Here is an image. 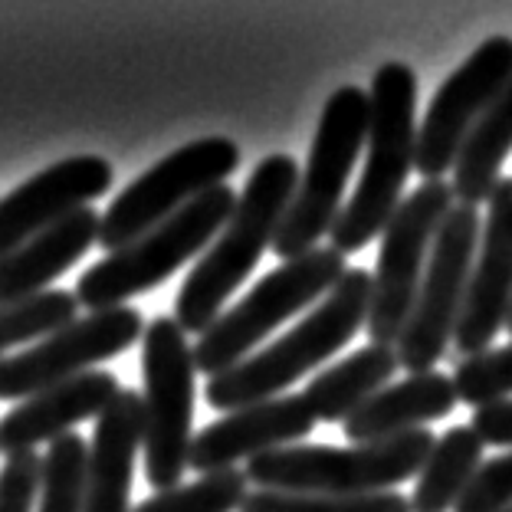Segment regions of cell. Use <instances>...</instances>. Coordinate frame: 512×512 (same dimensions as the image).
Returning <instances> with one entry per match:
<instances>
[{"label":"cell","mask_w":512,"mask_h":512,"mask_svg":"<svg viewBox=\"0 0 512 512\" xmlns=\"http://www.w3.org/2000/svg\"><path fill=\"white\" fill-rule=\"evenodd\" d=\"M506 512H512V509H506Z\"/></svg>","instance_id":"obj_33"},{"label":"cell","mask_w":512,"mask_h":512,"mask_svg":"<svg viewBox=\"0 0 512 512\" xmlns=\"http://www.w3.org/2000/svg\"><path fill=\"white\" fill-rule=\"evenodd\" d=\"M453 384L463 404L476 407L509 401L512 394V342L503 348H486L480 355L460 358L453 368Z\"/></svg>","instance_id":"obj_28"},{"label":"cell","mask_w":512,"mask_h":512,"mask_svg":"<svg viewBox=\"0 0 512 512\" xmlns=\"http://www.w3.org/2000/svg\"><path fill=\"white\" fill-rule=\"evenodd\" d=\"M470 427L476 430V437H480L483 444L512 447V398L476 407Z\"/></svg>","instance_id":"obj_31"},{"label":"cell","mask_w":512,"mask_h":512,"mask_svg":"<svg viewBox=\"0 0 512 512\" xmlns=\"http://www.w3.org/2000/svg\"><path fill=\"white\" fill-rule=\"evenodd\" d=\"M240 512H414L411 499L394 493L371 496H319V493H273L253 490Z\"/></svg>","instance_id":"obj_27"},{"label":"cell","mask_w":512,"mask_h":512,"mask_svg":"<svg viewBox=\"0 0 512 512\" xmlns=\"http://www.w3.org/2000/svg\"><path fill=\"white\" fill-rule=\"evenodd\" d=\"M99 224L102 214L96 207H83L53 230L33 237L14 253L0 256V309L50 293L46 286L60 279L69 266L83 260L99 243Z\"/></svg>","instance_id":"obj_19"},{"label":"cell","mask_w":512,"mask_h":512,"mask_svg":"<svg viewBox=\"0 0 512 512\" xmlns=\"http://www.w3.org/2000/svg\"><path fill=\"white\" fill-rule=\"evenodd\" d=\"M434 430H407L401 437L352 447H283L250 460L243 473L256 490L319 493V496H371L394 493L424 470L434 453Z\"/></svg>","instance_id":"obj_4"},{"label":"cell","mask_w":512,"mask_h":512,"mask_svg":"<svg viewBox=\"0 0 512 512\" xmlns=\"http://www.w3.org/2000/svg\"><path fill=\"white\" fill-rule=\"evenodd\" d=\"M299 165L289 155H266L243 188L234 217L220 230L217 240L204 250L197 266L181 283L178 302H174V322L184 332L204 335L224 316L227 299L237 293L263 250H273L279 224L293 204L299 188Z\"/></svg>","instance_id":"obj_1"},{"label":"cell","mask_w":512,"mask_h":512,"mask_svg":"<svg viewBox=\"0 0 512 512\" xmlns=\"http://www.w3.org/2000/svg\"><path fill=\"white\" fill-rule=\"evenodd\" d=\"M368 158L355 194L332 227L342 256L365 250L404 204V184L417 171V73L407 63H384L371 79Z\"/></svg>","instance_id":"obj_3"},{"label":"cell","mask_w":512,"mask_h":512,"mask_svg":"<svg viewBox=\"0 0 512 512\" xmlns=\"http://www.w3.org/2000/svg\"><path fill=\"white\" fill-rule=\"evenodd\" d=\"M240 168V148L230 138H201L168 158H161L155 168H148L142 178L109 204L99 224V247L115 253L145 237L148 230L165 224L168 217L184 211L201 194L220 188L230 174Z\"/></svg>","instance_id":"obj_10"},{"label":"cell","mask_w":512,"mask_h":512,"mask_svg":"<svg viewBox=\"0 0 512 512\" xmlns=\"http://www.w3.org/2000/svg\"><path fill=\"white\" fill-rule=\"evenodd\" d=\"M512 509V453L483 460L473 483L453 512H506Z\"/></svg>","instance_id":"obj_29"},{"label":"cell","mask_w":512,"mask_h":512,"mask_svg":"<svg viewBox=\"0 0 512 512\" xmlns=\"http://www.w3.org/2000/svg\"><path fill=\"white\" fill-rule=\"evenodd\" d=\"M76 312H79V299L69 289H50V293L17 302V306H4L0 309V362L7 358L10 348L17 345L30 348V342L37 345L46 335L76 322L79 319Z\"/></svg>","instance_id":"obj_24"},{"label":"cell","mask_w":512,"mask_h":512,"mask_svg":"<svg viewBox=\"0 0 512 512\" xmlns=\"http://www.w3.org/2000/svg\"><path fill=\"white\" fill-rule=\"evenodd\" d=\"M89 447L79 434L53 440L43 453V483L37 512H83Z\"/></svg>","instance_id":"obj_26"},{"label":"cell","mask_w":512,"mask_h":512,"mask_svg":"<svg viewBox=\"0 0 512 512\" xmlns=\"http://www.w3.org/2000/svg\"><path fill=\"white\" fill-rule=\"evenodd\" d=\"M480 237L483 220L476 214V207H453L434 240L411 322H407L398 342L401 368L411 371V375L434 371V365L447 355L463 316V302H467Z\"/></svg>","instance_id":"obj_11"},{"label":"cell","mask_w":512,"mask_h":512,"mask_svg":"<svg viewBox=\"0 0 512 512\" xmlns=\"http://www.w3.org/2000/svg\"><path fill=\"white\" fill-rule=\"evenodd\" d=\"M142 375H145V476L155 490L181 486L191 467V424H194V348L178 322L161 316L145 329L142 339Z\"/></svg>","instance_id":"obj_8"},{"label":"cell","mask_w":512,"mask_h":512,"mask_svg":"<svg viewBox=\"0 0 512 512\" xmlns=\"http://www.w3.org/2000/svg\"><path fill=\"white\" fill-rule=\"evenodd\" d=\"M122 391L125 388L112 371L92 368L86 375L33 394V398L10 407L0 421V453L14 457V453L33 450L37 444H53V440L73 434L69 427L83 424L89 417H102Z\"/></svg>","instance_id":"obj_17"},{"label":"cell","mask_w":512,"mask_h":512,"mask_svg":"<svg viewBox=\"0 0 512 512\" xmlns=\"http://www.w3.org/2000/svg\"><path fill=\"white\" fill-rule=\"evenodd\" d=\"M368 125V92L358 86L335 89L319 115V128L312 138L306 168L299 174L296 197L273 240V253L283 263L319 250V240L332 234L335 220L345 211V184L352 178L362 148L368 145Z\"/></svg>","instance_id":"obj_5"},{"label":"cell","mask_w":512,"mask_h":512,"mask_svg":"<svg viewBox=\"0 0 512 512\" xmlns=\"http://www.w3.org/2000/svg\"><path fill=\"white\" fill-rule=\"evenodd\" d=\"M512 79V37H490L470 53L467 63L453 69L437 89L417 128V171L424 181H444L457 168L476 122L499 99Z\"/></svg>","instance_id":"obj_13"},{"label":"cell","mask_w":512,"mask_h":512,"mask_svg":"<svg viewBox=\"0 0 512 512\" xmlns=\"http://www.w3.org/2000/svg\"><path fill=\"white\" fill-rule=\"evenodd\" d=\"M460 404L457 384L440 371L407 375L398 384H388L368 404L345 421V437L352 444H375V440L401 437L407 430H421L430 421L447 417Z\"/></svg>","instance_id":"obj_20"},{"label":"cell","mask_w":512,"mask_h":512,"mask_svg":"<svg viewBox=\"0 0 512 512\" xmlns=\"http://www.w3.org/2000/svg\"><path fill=\"white\" fill-rule=\"evenodd\" d=\"M145 440V404L142 394L122 391L106 414L96 421L86 467V503L83 512H132L135 457L142 453Z\"/></svg>","instance_id":"obj_18"},{"label":"cell","mask_w":512,"mask_h":512,"mask_svg":"<svg viewBox=\"0 0 512 512\" xmlns=\"http://www.w3.org/2000/svg\"><path fill=\"white\" fill-rule=\"evenodd\" d=\"M112 181V165L99 155H76L33 174L0 201V256L53 230L83 207H92L96 197L109 194Z\"/></svg>","instance_id":"obj_14"},{"label":"cell","mask_w":512,"mask_h":512,"mask_svg":"<svg viewBox=\"0 0 512 512\" xmlns=\"http://www.w3.org/2000/svg\"><path fill=\"white\" fill-rule=\"evenodd\" d=\"M43 483V457L23 450L4 460L0 470V512H33Z\"/></svg>","instance_id":"obj_30"},{"label":"cell","mask_w":512,"mask_h":512,"mask_svg":"<svg viewBox=\"0 0 512 512\" xmlns=\"http://www.w3.org/2000/svg\"><path fill=\"white\" fill-rule=\"evenodd\" d=\"M371 273L362 266H348L339 286L325 296L316 309L302 319L293 332L266 345L263 352H253L247 362L224 371L207 381L204 398L217 411H243L250 404L283 398L286 388H293L299 378L316 371L322 362L345 348L368 325L371 312Z\"/></svg>","instance_id":"obj_2"},{"label":"cell","mask_w":512,"mask_h":512,"mask_svg":"<svg viewBox=\"0 0 512 512\" xmlns=\"http://www.w3.org/2000/svg\"><path fill=\"white\" fill-rule=\"evenodd\" d=\"M453 188L447 181H421L404 197L398 214L381 234V250L371 283V312H368V335L375 345L398 348L401 335L411 322L417 293H421V279L427 270L430 250L444 227L447 214L453 211Z\"/></svg>","instance_id":"obj_9"},{"label":"cell","mask_w":512,"mask_h":512,"mask_svg":"<svg viewBox=\"0 0 512 512\" xmlns=\"http://www.w3.org/2000/svg\"><path fill=\"white\" fill-rule=\"evenodd\" d=\"M316 427V414L302 394H283V398L250 404L243 411H234L220 421L207 424L194 434L191 444V470L214 473L234 470L240 460H256L263 453L296 447Z\"/></svg>","instance_id":"obj_16"},{"label":"cell","mask_w":512,"mask_h":512,"mask_svg":"<svg viewBox=\"0 0 512 512\" xmlns=\"http://www.w3.org/2000/svg\"><path fill=\"white\" fill-rule=\"evenodd\" d=\"M512 151V79L509 86L499 92V99L476 128L470 132L467 145H463L457 168H453V181L450 188L457 194L460 204L467 207H480L483 201H490L496 184L503 181L499 171H503V161Z\"/></svg>","instance_id":"obj_22"},{"label":"cell","mask_w":512,"mask_h":512,"mask_svg":"<svg viewBox=\"0 0 512 512\" xmlns=\"http://www.w3.org/2000/svg\"><path fill=\"white\" fill-rule=\"evenodd\" d=\"M237 201L240 194L220 184V188L191 201L184 211L168 217L161 227L148 230L145 237L89 266V273L79 276L76 283L79 306L89 312H106L165 283L204 247H211L220 230L227 227V220L234 217Z\"/></svg>","instance_id":"obj_6"},{"label":"cell","mask_w":512,"mask_h":512,"mask_svg":"<svg viewBox=\"0 0 512 512\" xmlns=\"http://www.w3.org/2000/svg\"><path fill=\"white\" fill-rule=\"evenodd\" d=\"M145 319L132 306H115L106 312L63 325L46 335L27 352L7 355L0 362V401H27L46 388H56L69 378L92 371V365L128 352L138 339H145Z\"/></svg>","instance_id":"obj_12"},{"label":"cell","mask_w":512,"mask_h":512,"mask_svg":"<svg viewBox=\"0 0 512 512\" xmlns=\"http://www.w3.org/2000/svg\"><path fill=\"white\" fill-rule=\"evenodd\" d=\"M512 309V178L496 184L490 214L483 220L480 250L470 273L467 302L453 335V348L463 358L480 355L506 329Z\"/></svg>","instance_id":"obj_15"},{"label":"cell","mask_w":512,"mask_h":512,"mask_svg":"<svg viewBox=\"0 0 512 512\" xmlns=\"http://www.w3.org/2000/svg\"><path fill=\"white\" fill-rule=\"evenodd\" d=\"M398 368V348L368 342L355 355H348L345 362L325 368L319 378H312L306 391H302V398H306L309 411L316 414V421L345 424L358 407L388 388V381L398 375Z\"/></svg>","instance_id":"obj_21"},{"label":"cell","mask_w":512,"mask_h":512,"mask_svg":"<svg viewBox=\"0 0 512 512\" xmlns=\"http://www.w3.org/2000/svg\"><path fill=\"white\" fill-rule=\"evenodd\" d=\"M506 329H509V335H512V309H509V319H506Z\"/></svg>","instance_id":"obj_32"},{"label":"cell","mask_w":512,"mask_h":512,"mask_svg":"<svg viewBox=\"0 0 512 512\" xmlns=\"http://www.w3.org/2000/svg\"><path fill=\"white\" fill-rule=\"evenodd\" d=\"M250 496V480L240 467L204 473L197 483L161 490L132 512H240Z\"/></svg>","instance_id":"obj_25"},{"label":"cell","mask_w":512,"mask_h":512,"mask_svg":"<svg viewBox=\"0 0 512 512\" xmlns=\"http://www.w3.org/2000/svg\"><path fill=\"white\" fill-rule=\"evenodd\" d=\"M483 467V440L470 424L450 427L437 437L434 453L427 457L424 470L417 473V486L411 496L414 512H450L467 493L476 470Z\"/></svg>","instance_id":"obj_23"},{"label":"cell","mask_w":512,"mask_h":512,"mask_svg":"<svg viewBox=\"0 0 512 512\" xmlns=\"http://www.w3.org/2000/svg\"><path fill=\"white\" fill-rule=\"evenodd\" d=\"M348 273L345 256L335 247H319L299 260L283 263L263 276L237 306H230L194 345V365L207 381L237 368L253 355L266 335H273L286 319L299 316L339 286Z\"/></svg>","instance_id":"obj_7"}]
</instances>
